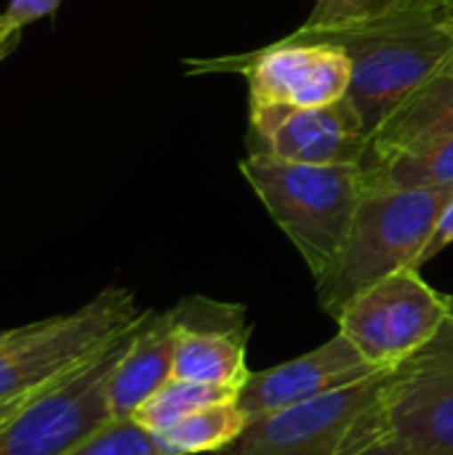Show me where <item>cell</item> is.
<instances>
[{
	"label": "cell",
	"instance_id": "cell-1",
	"mask_svg": "<svg viewBox=\"0 0 453 455\" xmlns=\"http://www.w3.org/2000/svg\"><path fill=\"white\" fill-rule=\"evenodd\" d=\"M441 16L443 8L430 0H390L342 24H302L288 40L328 43L350 56L347 96L374 136L390 112L453 56V40L443 32Z\"/></svg>",
	"mask_w": 453,
	"mask_h": 455
},
{
	"label": "cell",
	"instance_id": "cell-2",
	"mask_svg": "<svg viewBox=\"0 0 453 455\" xmlns=\"http://www.w3.org/2000/svg\"><path fill=\"white\" fill-rule=\"evenodd\" d=\"M453 200V187L366 189L334 264L315 280L318 301L334 320L374 283L419 269V259Z\"/></svg>",
	"mask_w": 453,
	"mask_h": 455
},
{
	"label": "cell",
	"instance_id": "cell-3",
	"mask_svg": "<svg viewBox=\"0 0 453 455\" xmlns=\"http://www.w3.org/2000/svg\"><path fill=\"white\" fill-rule=\"evenodd\" d=\"M240 173L318 280L334 264L366 195L363 165H302L251 152Z\"/></svg>",
	"mask_w": 453,
	"mask_h": 455
},
{
	"label": "cell",
	"instance_id": "cell-4",
	"mask_svg": "<svg viewBox=\"0 0 453 455\" xmlns=\"http://www.w3.org/2000/svg\"><path fill=\"white\" fill-rule=\"evenodd\" d=\"M144 312L128 288H104L69 315L19 325L0 349V400H29L61 384L109 344H115Z\"/></svg>",
	"mask_w": 453,
	"mask_h": 455
},
{
	"label": "cell",
	"instance_id": "cell-5",
	"mask_svg": "<svg viewBox=\"0 0 453 455\" xmlns=\"http://www.w3.org/2000/svg\"><path fill=\"white\" fill-rule=\"evenodd\" d=\"M195 72H243L248 80L251 131L264 141L283 117L299 109L334 104L350 93L352 61L328 43L278 40L248 56H230L214 61H192Z\"/></svg>",
	"mask_w": 453,
	"mask_h": 455
},
{
	"label": "cell",
	"instance_id": "cell-6",
	"mask_svg": "<svg viewBox=\"0 0 453 455\" xmlns=\"http://www.w3.org/2000/svg\"><path fill=\"white\" fill-rule=\"evenodd\" d=\"M387 373L382 371L320 400L251 421L227 455H352L363 451L390 432L384 413Z\"/></svg>",
	"mask_w": 453,
	"mask_h": 455
},
{
	"label": "cell",
	"instance_id": "cell-7",
	"mask_svg": "<svg viewBox=\"0 0 453 455\" xmlns=\"http://www.w3.org/2000/svg\"><path fill=\"white\" fill-rule=\"evenodd\" d=\"M139 320L99 357L61 384L32 397L8 424H3L0 455H64L112 421L107 384L128 349Z\"/></svg>",
	"mask_w": 453,
	"mask_h": 455
},
{
	"label": "cell",
	"instance_id": "cell-8",
	"mask_svg": "<svg viewBox=\"0 0 453 455\" xmlns=\"http://www.w3.org/2000/svg\"><path fill=\"white\" fill-rule=\"evenodd\" d=\"M449 317L446 296L430 288L419 269H400L358 293L336 323L374 368L392 371L422 349Z\"/></svg>",
	"mask_w": 453,
	"mask_h": 455
},
{
	"label": "cell",
	"instance_id": "cell-9",
	"mask_svg": "<svg viewBox=\"0 0 453 455\" xmlns=\"http://www.w3.org/2000/svg\"><path fill=\"white\" fill-rule=\"evenodd\" d=\"M384 413L411 455H453V317L387 373Z\"/></svg>",
	"mask_w": 453,
	"mask_h": 455
},
{
	"label": "cell",
	"instance_id": "cell-10",
	"mask_svg": "<svg viewBox=\"0 0 453 455\" xmlns=\"http://www.w3.org/2000/svg\"><path fill=\"white\" fill-rule=\"evenodd\" d=\"M376 373H382V368H374L342 333H336L323 347L296 360L251 373V379L238 392V405L248 421H256L262 416L296 408L344 387L360 384Z\"/></svg>",
	"mask_w": 453,
	"mask_h": 455
},
{
	"label": "cell",
	"instance_id": "cell-11",
	"mask_svg": "<svg viewBox=\"0 0 453 455\" xmlns=\"http://www.w3.org/2000/svg\"><path fill=\"white\" fill-rule=\"evenodd\" d=\"M182 331L176 341L174 376L240 392L254 371L246 365V341L251 328L238 304H222L190 296L176 304Z\"/></svg>",
	"mask_w": 453,
	"mask_h": 455
},
{
	"label": "cell",
	"instance_id": "cell-12",
	"mask_svg": "<svg viewBox=\"0 0 453 455\" xmlns=\"http://www.w3.org/2000/svg\"><path fill=\"white\" fill-rule=\"evenodd\" d=\"M368 149L371 133L350 96H344L326 107L291 112L254 152L302 165H363Z\"/></svg>",
	"mask_w": 453,
	"mask_h": 455
},
{
	"label": "cell",
	"instance_id": "cell-13",
	"mask_svg": "<svg viewBox=\"0 0 453 455\" xmlns=\"http://www.w3.org/2000/svg\"><path fill=\"white\" fill-rule=\"evenodd\" d=\"M182 331L179 307L168 312L147 309L133 331L128 349L115 365L107 384V403L112 419H133V413L174 379L176 341Z\"/></svg>",
	"mask_w": 453,
	"mask_h": 455
},
{
	"label": "cell",
	"instance_id": "cell-14",
	"mask_svg": "<svg viewBox=\"0 0 453 455\" xmlns=\"http://www.w3.org/2000/svg\"><path fill=\"white\" fill-rule=\"evenodd\" d=\"M453 133V56L411 91L371 136L368 160L430 144Z\"/></svg>",
	"mask_w": 453,
	"mask_h": 455
},
{
	"label": "cell",
	"instance_id": "cell-15",
	"mask_svg": "<svg viewBox=\"0 0 453 455\" xmlns=\"http://www.w3.org/2000/svg\"><path fill=\"white\" fill-rule=\"evenodd\" d=\"M366 189L453 187V133L363 163Z\"/></svg>",
	"mask_w": 453,
	"mask_h": 455
},
{
	"label": "cell",
	"instance_id": "cell-16",
	"mask_svg": "<svg viewBox=\"0 0 453 455\" xmlns=\"http://www.w3.org/2000/svg\"><path fill=\"white\" fill-rule=\"evenodd\" d=\"M248 416L238 405V397L222 400L187 416L168 432L158 435L168 455H200L230 448L248 429Z\"/></svg>",
	"mask_w": 453,
	"mask_h": 455
},
{
	"label": "cell",
	"instance_id": "cell-17",
	"mask_svg": "<svg viewBox=\"0 0 453 455\" xmlns=\"http://www.w3.org/2000/svg\"><path fill=\"white\" fill-rule=\"evenodd\" d=\"M232 397H238L235 389L198 384V381L174 376L133 413V421H139L144 429H150L155 435H163L171 427H176L179 421H184L187 416L198 413L200 408L222 403V400H232Z\"/></svg>",
	"mask_w": 453,
	"mask_h": 455
},
{
	"label": "cell",
	"instance_id": "cell-18",
	"mask_svg": "<svg viewBox=\"0 0 453 455\" xmlns=\"http://www.w3.org/2000/svg\"><path fill=\"white\" fill-rule=\"evenodd\" d=\"M64 455H168L160 437L133 419H112Z\"/></svg>",
	"mask_w": 453,
	"mask_h": 455
},
{
	"label": "cell",
	"instance_id": "cell-19",
	"mask_svg": "<svg viewBox=\"0 0 453 455\" xmlns=\"http://www.w3.org/2000/svg\"><path fill=\"white\" fill-rule=\"evenodd\" d=\"M390 0H318L310 19L304 21L307 27H331V24H342L358 16H366L382 5H387Z\"/></svg>",
	"mask_w": 453,
	"mask_h": 455
},
{
	"label": "cell",
	"instance_id": "cell-20",
	"mask_svg": "<svg viewBox=\"0 0 453 455\" xmlns=\"http://www.w3.org/2000/svg\"><path fill=\"white\" fill-rule=\"evenodd\" d=\"M59 3L61 0H11L0 16L13 27H24L29 21H37V19L53 13L59 8Z\"/></svg>",
	"mask_w": 453,
	"mask_h": 455
},
{
	"label": "cell",
	"instance_id": "cell-21",
	"mask_svg": "<svg viewBox=\"0 0 453 455\" xmlns=\"http://www.w3.org/2000/svg\"><path fill=\"white\" fill-rule=\"evenodd\" d=\"M449 245H453V200L446 205V211H443V216H441V221H438V227H435V232H433V237H430V243H427V248H425V253L419 259V267L433 261Z\"/></svg>",
	"mask_w": 453,
	"mask_h": 455
},
{
	"label": "cell",
	"instance_id": "cell-22",
	"mask_svg": "<svg viewBox=\"0 0 453 455\" xmlns=\"http://www.w3.org/2000/svg\"><path fill=\"white\" fill-rule=\"evenodd\" d=\"M352 455H411V453L400 445V440H398V437H392V435L387 432L384 437L374 440L371 445H366L363 451H358V453H352Z\"/></svg>",
	"mask_w": 453,
	"mask_h": 455
},
{
	"label": "cell",
	"instance_id": "cell-23",
	"mask_svg": "<svg viewBox=\"0 0 453 455\" xmlns=\"http://www.w3.org/2000/svg\"><path fill=\"white\" fill-rule=\"evenodd\" d=\"M19 37H21V27H13V24H8V21L0 16V61H3L11 51H16Z\"/></svg>",
	"mask_w": 453,
	"mask_h": 455
},
{
	"label": "cell",
	"instance_id": "cell-24",
	"mask_svg": "<svg viewBox=\"0 0 453 455\" xmlns=\"http://www.w3.org/2000/svg\"><path fill=\"white\" fill-rule=\"evenodd\" d=\"M29 400H32V397H29ZM29 400H0V427H3V424H8V421H11V419H13V416H16V413L29 403Z\"/></svg>",
	"mask_w": 453,
	"mask_h": 455
},
{
	"label": "cell",
	"instance_id": "cell-25",
	"mask_svg": "<svg viewBox=\"0 0 453 455\" xmlns=\"http://www.w3.org/2000/svg\"><path fill=\"white\" fill-rule=\"evenodd\" d=\"M441 27H443V32H446V35L453 40V11H443V16H441Z\"/></svg>",
	"mask_w": 453,
	"mask_h": 455
},
{
	"label": "cell",
	"instance_id": "cell-26",
	"mask_svg": "<svg viewBox=\"0 0 453 455\" xmlns=\"http://www.w3.org/2000/svg\"><path fill=\"white\" fill-rule=\"evenodd\" d=\"M13 333H16V328H8V331H0V349H5V347L11 344V339H13Z\"/></svg>",
	"mask_w": 453,
	"mask_h": 455
},
{
	"label": "cell",
	"instance_id": "cell-27",
	"mask_svg": "<svg viewBox=\"0 0 453 455\" xmlns=\"http://www.w3.org/2000/svg\"><path fill=\"white\" fill-rule=\"evenodd\" d=\"M433 5H438V8H443V11H453V0H430Z\"/></svg>",
	"mask_w": 453,
	"mask_h": 455
},
{
	"label": "cell",
	"instance_id": "cell-28",
	"mask_svg": "<svg viewBox=\"0 0 453 455\" xmlns=\"http://www.w3.org/2000/svg\"><path fill=\"white\" fill-rule=\"evenodd\" d=\"M446 304H449V315L453 317V296H446Z\"/></svg>",
	"mask_w": 453,
	"mask_h": 455
}]
</instances>
